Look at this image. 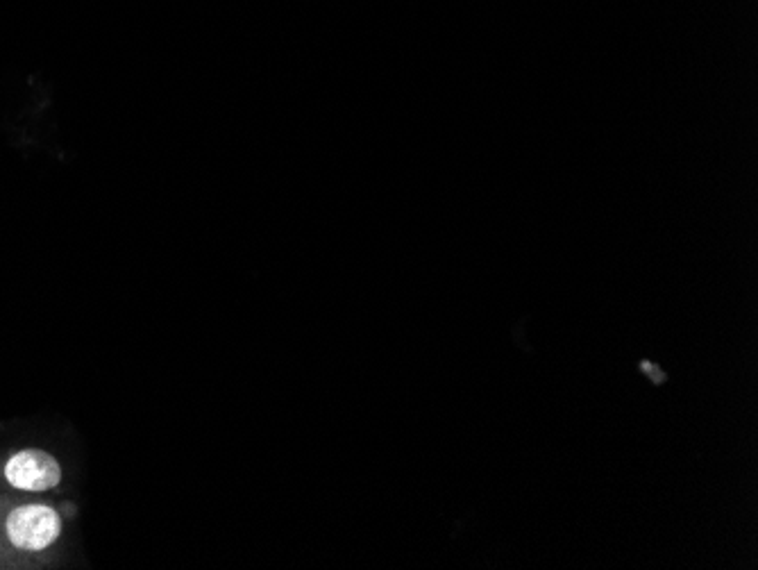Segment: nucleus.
Here are the masks:
<instances>
[{
    "label": "nucleus",
    "mask_w": 758,
    "mask_h": 570,
    "mask_svg": "<svg viewBox=\"0 0 758 570\" xmlns=\"http://www.w3.org/2000/svg\"><path fill=\"white\" fill-rule=\"evenodd\" d=\"M64 518L46 502H23L7 511L3 534L10 548L23 555H41L62 539Z\"/></svg>",
    "instance_id": "obj_1"
},
{
    "label": "nucleus",
    "mask_w": 758,
    "mask_h": 570,
    "mask_svg": "<svg viewBox=\"0 0 758 570\" xmlns=\"http://www.w3.org/2000/svg\"><path fill=\"white\" fill-rule=\"evenodd\" d=\"M62 466L55 455L39 448H25L7 457L3 480L21 493H46L62 484Z\"/></svg>",
    "instance_id": "obj_2"
}]
</instances>
